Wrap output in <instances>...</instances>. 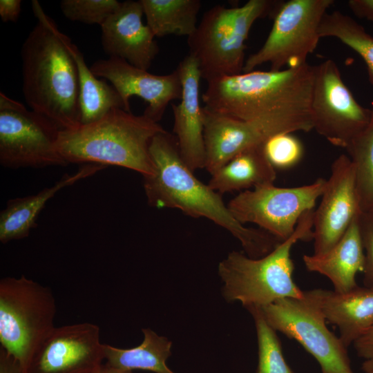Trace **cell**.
Returning <instances> with one entry per match:
<instances>
[{"mask_svg": "<svg viewBox=\"0 0 373 373\" xmlns=\"http://www.w3.org/2000/svg\"><path fill=\"white\" fill-rule=\"evenodd\" d=\"M149 153L154 173L143 177V184L151 207L176 209L191 217L210 220L231 233L251 258L267 255L282 242L261 229L240 222L221 194L194 175L180 155L175 137L166 131L159 133L151 142Z\"/></svg>", "mask_w": 373, "mask_h": 373, "instance_id": "obj_1", "label": "cell"}, {"mask_svg": "<svg viewBox=\"0 0 373 373\" xmlns=\"http://www.w3.org/2000/svg\"><path fill=\"white\" fill-rule=\"evenodd\" d=\"M37 23L21 50L22 91L28 107L52 120L61 131L80 125L79 77L59 29L37 0L31 1Z\"/></svg>", "mask_w": 373, "mask_h": 373, "instance_id": "obj_2", "label": "cell"}, {"mask_svg": "<svg viewBox=\"0 0 373 373\" xmlns=\"http://www.w3.org/2000/svg\"><path fill=\"white\" fill-rule=\"evenodd\" d=\"M164 131L144 114L117 108L96 122L60 131L57 147L68 164L113 165L146 177L154 173L151 142Z\"/></svg>", "mask_w": 373, "mask_h": 373, "instance_id": "obj_3", "label": "cell"}, {"mask_svg": "<svg viewBox=\"0 0 373 373\" xmlns=\"http://www.w3.org/2000/svg\"><path fill=\"white\" fill-rule=\"evenodd\" d=\"M314 66L253 70L207 82L204 107L244 121L275 116L311 104Z\"/></svg>", "mask_w": 373, "mask_h": 373, "instance_id": "obj_4", "label": "cell"}, {"mask_svg": "<svg viewBox=\"0 0 373 373\" xmlns=\"http://www.w3.org/2000/svg\"><path fill=\"white\" fill-rule=\"evenodd\" d=\"M314 213V209L304 213L293 234L261 258H251L236 251L229 253L218 267L224 298L239 302L247 309L283 298H302L304 291L293 279L291 250L298 240H313Z\"/></svg>", "mask_w": 373, "mask_h": 373, "instance_id": "obj_5", "label": "cell"}, {"mask_svg": "<svg viewBox=\"0 0 373 373\" xmlns=\"http://www.w3.org/2000/svg\"><path fill=\"white\" fill-rule=\"evenodd\" d=\"M271 0H249L242 6H215L207 10L195 32L187 37L189 55L207 82L242 73L245 41L258 19L276 10Z\"/></svg>", "mask_w": 373, "mask_h": 373, "instance_id": "obj_6", "label": "cell"}, {"mask_svg": "<svg viewBox=\"0 0 373 373\" xmlns=\"http://www.w3.org/2000/svg\"><path fill=\"white\" fill-rule=\"evenodd\" d=\"M50 288L24 276L0 280V343L25 373L36 352L56 327Z\"/></svg>", "mask_w": 373, "mask_h": 373, "instance_id": "obj_7", "label": "cell"}, {"mask_svg": "<svg viewBox=\"0 0 373 373\" xmlns=\"http://www.w3.org/2000/svg\"><path fill=\"white\" fill-rule=\"evenodd\" d=\"M334 0H289L276 11L272 28L261 48L245 62L243 73L264 64L278 71L300 66L318 45L319 27Z\"/></svg>", "mask_w": 373, "mask_h": 373, "instance_id": "obj_8", "label": "cell"}, {"mask_svg": "<svg viewBox=\"0 0 373 373\" xmlns=\"http://www.w3.org/2000/svg\"><path fill=\"white\" fill-rule=\"evenodd\" d=\"M260 309L276 332L296 341L317 361L322 373H354L347 348L327 327L311 290L302 298H280Z\"/></svg>", "mask_w": 373, "mask_h": 373, "instance_id": "obj_9", "label": "cell"}, {"mask_svg": "<svg viewBox=\"0 0 373 373\" xmlns=\"http://www.w3.org/2000/svg\"><path fill=\"white\" fill-rule=\"evenodd\" d=\"M60 131L45 115L0 93V164L3 167L68 165L57 147Z\"/></svg>", "mask_w": 373, "mask_h": 373, "instance_id": "obj_10", "label": "cell"}, {"mask_svg": "<svg viewBox=\"0 0 373 373\" xmlns=\"http://www.w3.org/2000/svg\"><path fill=\"white\" fill-rule=\"evenodd\" d=\"M205 167L212 174L243 151L264 144L271 136L313 128L311 108L289 110L268 118L244 121L202 107Z\"/></svg>", "mask_w": 373, "mask_h": 373, "instance_id": "obj_11", "label": "cell"}, {"mask_svg": "<svg viewBox=\"0 0 373 373\" xmlns=\"http://www.w3.org/2000/svg\"><path fill=\"white\" fill-rule=\"evenodd\" d=\"M327 180L320 178L310 184L281 188L272 184L241 191L227 207L242 224L254 223L282 241L294 232L306 211L314 209Z\"/></svg>", "mask_w": 373, "mask_h": 373, "instance_id": "obj_12", "label": "cell"}, {"mask_svg": "<svg viewBox=\"0 0 373 373\" xmlns=\"http://www.w3.org/2000/svg\"><path fill=\"white\" fill-rule=\"evenodd\" d=\"M310 107L313 128L332 144L344 149L367 127L372 117V108L356 100L330 59L314 66Z\"/></svg>", "mask_w": 373, "mask_h": 373, "instance_id": "obj_13", "label": "cell"}, {"mask_svg": "<svg viewBox=\"0 0 373 373\" xmlns=\"http://www.w3.org/2000/svg\"><path fill=\"white\" fill-rule=\"evenodd\" d=\"M99 328L90 323L55 327L26 373H100L104 365Z\"/></svg>", "mask_w": 373, "mask_h": 373, "instance_id": "obj_14", "label": "cell"}, {"mask_svg": "<svg viewBox=\"0 0 373 373\" xmlns=\"http://www.w3.org/2000/svg\"><path fill=\"white\" fill-rule=\"evenodd\" d=\"M90 68L96 77L108 81L114 86L126 111H131L130 99L133 96L148 103L143 114L155 122L162 119L171 102L181 97L182 86L177 68L169 74L158 75L122 59L109 57L97 60Z\"/></svg>", "mask_w": 373, "mask_h": 373, "instance_id": "obj_15", "label": "cell"}, {"mask_svg": "<svg viewBox=\"0 0 373 373\" xmlns=\"http://www.w3.org/2000/svg\"><path fill=\"white\" fill-rule=\"evenodd\" d=\"M359 211L354 166L350 157L343 154L332 164L320 205L314 213V254L329 251Z\"/></svg>", "mask_w": 373, "mask_h": 373, "instance_id": "obj_16", "label": "cell"}, {"mask_svg": "<svg viewBox=\"0 0 373 373\" xmlns=\"http://www.w3.org/2000/svg\"><path fill=\"white\" fill-rule=\"evenodd\" d=\"M143 15L140 1L121 2L101 26V43L109 57L122 59L148 70L160 49L150 28L142 21Z\"/></svg>", "mask_w": 373, "mask_h": 373, "instance_id": "obj_17", "label": "cell"}, {"mask_svg": "<svg viewBox=\"0 0 373 373\" xmlns=\"http://www.w3.org/2000/svg\"><path fill=\"white\" fill-rule=\"evenodd\" d=\"M177 68L182 90L180 102L172 104L173 131L183 160L194 171L204 169L206 160L203 113L200 104L202 78L196 60L189 54Z\"/></svg>", "mask_w": 373, "mask_h": 373, "instance_id": "obj_18", "label": "cell"}, {"mask_svg": "<svg viewBox=\"0 0 373 373\" xmlns=\"http://www.w3.org/2000/svg\"><path fill=\"white\" fill-rule=\"evenodd\" d=\"M323 316L339 330V338L348 348L373 326V290L365 287L338 293L311 289Z\"/></svg>", "mask_w": 373, "mask_h": 373, "instance_id": "obj_19", "label": "cell"}, {"mask_svg": "<svg viewBox=\"0 0 373 373\" xmlns=\"http://www.w3.org/2000/svg\"><path fill=\"white\" fill-rule=\"evenodd\" d=\"M359 213L329 251L322 255H304L303 257L307 269L328 278L334 291L338 293L357 287L356 274L364 269L365 253L358 224Z\"/></svg>", "mask_w": 373, "mask_h": 373, "instance_id": "obj_20", "label": "cell"}, {"mask_svg": "<svg viewBox=\"0 0 373 373\" xmlns=\"http://www.w3.org/2000/svg\"><path fill=\"white\" fill-rule=\"evenodd\" d=\"M106 166L97 164H84L73 174L65 173L52 186L35 195L9 200L0 213V241L7 243L28 236L37 227V220L47 202L58 191L90 177Z\"/></svg>", "mask_w": 373, "mask_h": 373, "instance_id": "obj_21", "label": "cell"}, {"mask_svg": "<svg viewBox=\"0 0 373 373\" xmlns=\"http://www.w3.org/2000/svg\"><path fill=\"white\" fill-rule=\"evenodd\" d=\"M208 185L220 194L272 184L276 171L267 160L263 144L249 148L213 172Z\"/></svg>", "mask_w": 373, "mask_h": 373, "instance_id": "obj_22", "label": "cell"}, {"mask_svg": "<svg viewBox=\"0 0 373 373\" xmlns=\"http://www.w3.org/2000/svg\"><path fill=\"white\" fill-rule=\"evenodd\" d=\"M66 44L77 67L80 124L96 122L113 108L125 110L124 102L117 90L106 79H99L92 73L82 52L68 37Z\"/></svg>", "mask_w": 373, "mask_h": 373, "instance_id": "obj_23", "label": "cell"}, {"mask_svg": "<svg viewBox=\"0 0 373 373\" xmlns=\"http://www.w3.org/2000/svg\"><path fill=\"white\" fill-rule=\"evenodd\" d=\"M142 343L130 349H121L104 344V364L112 367L132 371L141 370L155 373H175L166 365L171 354L172 342L151 329H142Z\"/></svg>", "mask_w": 373, "mask_h": 373, "instance_id": "obj_24", "label": "cell"}, {"mask_svg": "<svg viewBox=\"0 0 373 373\" xmlns=\"http://www.w3.org/2000/svg\"><path fill=\"white\" fill-rule=\"evenodd\" d=\"M146 24L157 37H189L197 28L200 0H140Z\"/></svg>", "mask_w": 373, "mask_h": 373, "instance_id": "obj_25", "label": "cell"}, {"mask_svg": "<svg viewBox=\"0 0 373 373\" xmlns=\"http://www.w3.org/2000/svg\"><path fill=\"white\" fill-rule=\"evenodd\" d=\"M320 37H335L354 50L367 66L373 85V37L350 16L338 10L327 12L321 23Z\"/></svg>", "mask_w": 373, "mask_h": 373, "instance_id": "obj_26", "label": "cell"}, {"mask_svg": "<svg viewBox=\"0 0 373 373\" xmlns=\"http://www.w3.org/2000/svg\"><path fill=\"white\" fill-rule=\"evenodd\" d=\"M345 149L354 166L359 209L373 211V108L367 127Z\"/></svg>", "mask_w": 373, "mask_h": 373, "instance_id": "obj_27", "label": "cell"}, {"mask_svg": "<svg viewBox=\"0 0 373 373\" xmlns=\"http://www.w3.org/2000/svg\"><path fill=\"white\" fill-rule=\"evenodd\" d=\"M247 309L254 318L256 331V373H295L285 359L276 332L267 323L260 307H250Z\"/></svg>", "mask_w": 373, "mask_h": 373, "instance_id": "obj_28", "label": "cell"}, {"mask_svg": "<svg viewBox=\"0 0 373 373\" xmlns=\"http://www.w3.org/2000/svg\"><path fill=\"white\" fill-rule=\"evenodd\" d=\"M120 5L117 0H62L60 8L68 20L101 26Z\"/></svg>", "mask_w": 373, "mask_h": 373, "instance_id": "obj_29", "label": "cell"}, {"mask_svg": "<svg viewBox=\"0 0 373 373\" xmlns=\"http://www.w3.org/2000/svg\"><path fill=\"white\" fill-rule=\"evenodd\" d=\"M264 153L275 169H286L298 164L303 155L301 142L289 133L274 135L263 144Z\"/></svg>", "mask_w": 373, "mask_h": 373, "instance_id": "obj_30", "label": "cell"}, {"mask_svg": "<svg viewBox=\"0 0 373 373\" xmlns=\"http://www.w3.org/2000/svg\"><path fill=\"white\" fill-rule=\"evenodd\" d=\"M358 224L365 253L363 283L373 290V211H360Z\"/></svg>", "mask_w": 373, "mask_h": 373, "instance_id": "obj_31", "label": "cell"}, {"mask_svg": "<svg viewBox=\"0 0 373 373\" xmlns=\"http://www.w3.org/2000/svg\"><path fill=\"white\" fill-rule=\"evenodd\" d=\"M353 345L358 356L364 360L373 358V326Z\"/></svg>", "mask_w": 373, "mask_h": 373, "instance_id": "obj_32", "label": "cell"}, {"mask_svg": "<svg viewBox=\"0 0 373 373\" xmlns=\"http://www.w3.org/2000/svg\"><path fill=\"white\" fill-rule=\"evenodd\" d=\"M21 9V0H1L0 17L3 22H16Z\"/></svg>", "mask_w": 373, "mask_h": 373, "instance_id": "obj_33", "label": "cell"}, {"mask_svg": "<svg viewBox=\"0 0 373 373\" xmlns=\"http://www.w3.org/2000/svg\"><path fill=\"white\" fill-rule=\"evenodd\" d=\"M0 373H25V370L13 355L0 347Z\"/></svg>", "mask_w": 373, "mask_h": 373, "instance_id": "obj_34", "label": "cell"}, {"mask_svg": "<svg viewBox=\"0 0 373 373\" xmlns=\"http://www.w3.org/2000/svg\"><path fill=\"white\" fill-rule=\"evenodd\" d=\"M347 5L355 16L373 22V0H350Z\"/></svg>", "mask_w": 373, "mask_h": 373, "instance_id": "obj_35", "label": "cell"}, {"mask_svg": "<svg viewBox=\"0 0 373 373\" xmlns=\"http://www.w3.org/2000/svg\"><path fill=\"white\" fill-rule=\"evenodd\" d=\"M101 373H132V371L117 369L104 364Z\"/></svg>", "mask_w": 373, "mask_h": 373, "instance_id": "obj_36", "label": "cell"}, {"mask_svg": "<svg viewBox=\"0 0 373 373\" xmlns=\"http://www.w3.org/2000/svg\"><path fill=\"white\" fill-rule=\"evenodd\" d=\"M363 373H373V358L365 360L361 365Z\"/></svg>", "mask_w": 373, "mask_h": 373, "instance_id": "obj_37", "label": "cell"}, {"mask_svg": "<svg viewBox=\"0 0 373 373\" xmlns=\"http://www.w3.org/2000/svg\"><path fill=\"white\" fill-rule=\"evenodd\" d=\"M102 368H103V367H102ZM101 372H102V371H101ZM101 372H100V373H101Z\"/></svg>", "mask_w": 373, "mask_h": 373, "instance_id": "obj_38", "label": "cell"}]
</instances>
